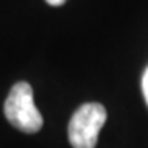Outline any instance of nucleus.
Listing matches in <instances>:
<instances>
[{
  "mask_svg": "<svg viewBox=\"0 0 148 148\" xmlns=\"http://www.w3.org/2000/svg\"><path fill=\"white\" fill-rule=\"evenodd\" d=\"M106 120L107 112L102 104H82L69 120L68 137L73 148H95L99 132L104 127Z\"/></svg>",
  "mask_w": 148,
  "mask_h": 148,
  "instance_id": "2",
  "label": "nucleus"
},
{
  "mask_svg": "<svg viewBox=\"0 0 148 148\" xmlns=\"http://www.w3.org/2000/svg\"><path fill=\"white\" fill-rule=\"evenodd\" d=\"M142 89H143V95H145V101L148 106V68L143 73V79H142Z\"/></svg>",
  "mask_w": 148,
  "mask_h": 148,
  "instance_id": "3",
  "label": "nucleus"
},
{
  "mask_svg": "<svg viewBox=\"0 0 148 148\" xmlns=\"http://www.w3.org/2000/svg\"><path fill=\"white\" fill-rule=\"evenodd\" d=\"M7 120L25 133H36L43 127V117L35 106L33 89L28 82H16L3 104Z\"/></svg>",
  "mask_w": 148,
  "mask_h": 148,
  "instance_id": "1",
  "label": "nucleus"
},
{
  "mask_svg": "<svg viewBox=\"0 0 148 148\" xmlns=\"http://www.w3.org/2000/svg\"><path fill=\"white\" fill-rule=\"evenodd\" d=\"M46 2L49 3V5H53V7H59V5H63L66 0H46Z\"/></svg>",
  "mask_w": 148,
  "mask_h": 148,
  "instance_id": "4",
  "label": "nucleus"
}]
</instances>
